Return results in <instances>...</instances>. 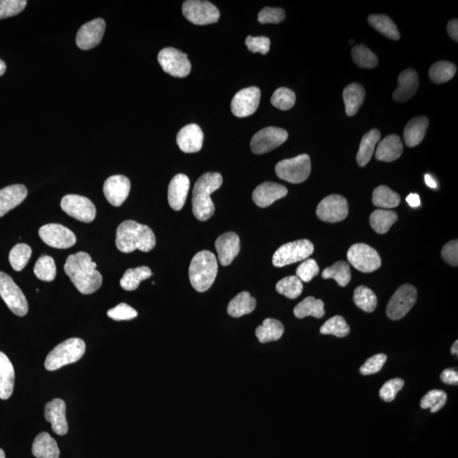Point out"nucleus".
Here are the masks:
<instances>
[{"instance_id": "obj_46", "label": "nucleus", "mask_w": 458, "mask_h": 458, "mask_svg": "<svg viewBox=\"0 0 458 458\" xmlns=\"http://www.w3.org/2000/svg\"><path fill=\"white\" fill-rule=\"evenodd\" d=\"M31 256H32V249L29 245L17 244L15 245L13 250H10L9 256L11 267L15 271H22L29 264Z\"/></svg>"}, {"instance_id": "obj_39", "label": "nucleus", "mask_w": 458, "mask_h": 458, "mask_svg": "<svg viewBox=\"0 0 458 458\" xmlns=\"http://www.w3.org/2000/svg\"><path fill=\"white\" fill-rule=\"evenodd\" d=\"M322 277L324 280H335L339 287H346L351 280L350 266L344 261L335 262L331 267L324 269Z\"/></svg>"}, {"instance_id": "obj_63", "label": "nucleus", "mask_w": 458, "mask_h": 458, "mask_svg": "<svg viewBox=\"0 0 458 458\" xmlns=\"http://www.w3.org/2000/svg\"><path fill=\"white\" fill-rule=\"evenodd\" d=\"M452 353L453 355L457 356L458 354V342L456 340L455 343L453 344V346L452 347Z\"/></svg>"}, {"instance_id": "obj_37", "label": "nucleus", "mask_w": 458, "mask_h": 458, "mask_svg": "<svg viewBox=\"0 0 458 458\" xmlns=\"http://www.w3.org/2000/svg\"><path fill=\"white\" fill-rule=\"evenodd\" d=\"M397 219V214L395 211L376 210L371 214L370 224L376 233L383 234L388 232Z\"/></svg>"}, {"instance_id": "obj_20", "label": "nucleus", "mask_w": 458, "mask_h": 458, "mask_svg": "<svg viewBox=\"0 0 458 458\" xmlns=\"http://www.w3.org/2000/svg\"><path fill=\"white\" fill-rule=\"evenodd\" d=\"M218 254V260L222 266H229L232 264L241 252V240L238 234L228 232L222 234L215 242Z\"/></svg>"}, {"instance_id": "obj_55", "label": "nucleus", "mask_w": 458, "mask_h": 458, "mask_svg": "<svg viewBox=\"0 0 458 458\" xmlns=\"http://www.w3.org/2000/svg\"><path fill=\"white\" fill-rule=\"evenodd\" d=\"M387 361V356L385 354H378L372 356L367 360L360 369V373L363 375H371L379 373L383 369Z\"/></svg>"}, {"instance_id": "obj_18", "label": "nucleus", "mask_w": 458, "mask_h": 458, "mask_svg": "<svg viewBox=\"0 0 458 458\" xmlns=\"http://www.w3.org/2000/svg\"><path fill=\"white\" fill-rule=\"evenodd\" d=\"M105 22L103 19L98 18L86 23L78 30L76 43L78 48L89 50L100 45L104 37Z\"/></svg>"}, {"instance_id": "obj_16", "label": "nucleus", "mask_w": 458, "mask_h": 458, "mask_svg": "<svg viewBox=\"0 0 458 458\" xmlns=\"http://www.w3.org/2000/svg\"><path fill=\"white\" fill-rule=\"evenodd\" d=\"M38 234L41 240L53 248L68 249L77 242L75 234L72 231L57 223L42 226Z\"/></svg>"}, {"instance_id": "obj_27", "label": "nucleus", "mask_w": 458, "mask_h": 458, "mask_svg": "<svg viewBox=\"0 0 458 458\" xmlns=\"http://www.w3.org/2000/svg\"><path fill=\"white\" fill-rule=\"evenodd\" d=\"M403 144L400 137L392 135L387 136L379 144L376 151V159L381 162H391L397 160L402 154Z\"/></svg>"}, {"instance_id": "obj_31", "label": "nucleus", "mask_w": 458, "mask_h": 458, "mask_svg": "<svg viewBox=\"0 0 458 458\" xmlns=\"http://www.w3.org/2000/svg\"><path fill=\"white\" fill-rule=\"evenodd\" d=\"M381 138V134L378 129H372L362 137L358 155H356V160L360 167H363L369 164L374 155L375 147Z\"/></svg>"}, {"instance_id": "obj_41", "label": "nucleus", "mask_w": 458, "mask_h": 458, "mask_svg": "<svg viewBox=\"0 0 458 458\" xmlns=\"http://www.w3.org/2000/svg\"><path fill=\"white\" fill-rule=\"evenodd\" d=\"M276 291L289 299H296L303 291V284L298 277L288 276L277 282Z\"/></svg>"}, {"instance_id": "obj_54", "label": "nucleus", "mask_w": 458, "mask_h": 458, "mask_svg": "<svg viewBox=\"0 0 458 458\" xmlns=\"http://www.w3.org/2000/svg\"><path fill=\"white\" fill-rule=\"evenodd\" d=\"M107 316L109 319L115 321L131 320L138 316V312L130 305L126 303H120L116 307L109 310Z\"/></svg>"}, {"instance_id": "obj_61", "label": "nucleus", "mask_w": 458, "mask_h": 458, "mask_svg": "<svg viewBox=\"0 0 458 458\" xmlns=\"http://www.w3.org/2000/svg\"><path fill=\"white\" fill-rule=\"evenodd\" d=\"M425 180L427 185H428L429 188H432V189H436V182L434 181V179L432 177V176L426 174L425 176Z\"/></svg>"}, {"instance_id": "obj_42", "label": "nucleus", "mask_w": 458, "mask_h": 458, "mask_svg": "<svg viewBox=\"0 0 458 458\" xmlns=\"http://www.w3.org/2000/svg\"><path fill=\"white\" fill-rule=\"evenodd\" d=\"M457 72L456 66L449 61H439L429 69V77L434 83L444 84L452 79Z\"/></svg>"}, {"instance_id": "obj_35", "label": "nucleus", "mask_w": 458, "mask_h": 458, "mask_svg": "<svg viewBox=\"0 0 458 458\" xmlns=\"http://www.w3.org/2000/svg\"><path fill=\"white\" fill-rule=\"evenodd\" d=\"M293 314L297 319H304L312 316L321 319L325 314L324 303L322 300H316L313 296H308L293 309Z\"/></svg>"}, {"instance_id": "obj_14", "label": "nucleus", "mask_w": 458, "mask_h": 458, "mask_svg": "<svg viewBox=\"0 0 458 458\" xmlns=\"http://www.w3.org/2000/svg\"><path fill=\"white\" fill-rule=\"evenodd\" d=\"M288 137V132L283 128H265L254 135L250 142V148L254 154H265L283 144Z\"/></svg>"}, {"instance_id": "obj_19", "label": "nucleus", "mask_w": 458, "mask_h": 458, "mask_svg": "<svg viewBox=\"0 0 458 458\" xmlns=\"http://www.w3.org/2000/svg\"><path fill=\"white\" fill-rule=\"evenodd\" d=\"M131 183L123 175L112 176L105 180L104 194L109 204L116 207L123 205L128 197Z\"/></svg>"}, {"instance_id": "obj_51", "label": "nucleus", "mask_w": 458, "mask_h": 458, "mask_svg": "<svg viewBox=\"0 0 458 458\" xmlns=\"http://www.w3.org/2000/svg\"><path fill=\"white\" fill-rule=\"evenodd\" d=\"M319 273V267L315 260L307 259L296 269V276L301 282L308 283Z\"/></svg>"}, {"instance_id": "obj_1", "label": "nucleus", "mask_w": 458, "mask_h": 458, "mask_svg": "<svg viewBox=\"0 0 458 458\" xmlns=\"http://www.w3.org/2000/svg\"><path fill=\"white\" fill-rule=\"evenodd\" d=\"M97 264L88 253L80 252L70 254L64 271L74 285L84 295L95 293L101 287L102 276L96 270Z\"/></svg>"}, {"instance_id": "obj_17", "label": "nucleus", "mask_w": 458, "mask_h": 458, "mask_svg": "<svg viewBox=\"0 0 458 458\" xmlns=\"http://www.w3.org/2000/svg\"><path fill=\"white\" fill-rule=\"evenodd\" d=\"M261 100V90L250 87L241 90L231 102V111L237 117H247L257 112Z\"/></svg>"}, {"instance_id": "obj_47", "label": "nucleus", "mask_w": 458, "mask_h": 458, "mask_svg": "<svg viewBox=\"0 0 458 458\" xmlns=\"http://www.w3.org/2000/svg\"><path fill=\"white\" fill-rule=\"evenodd\" d=\"M351 54L360 68H374L379 63L377 56L365 45L355 46L351 50Z\"/></svg>"}, {"instance_id": "obj_45", "label": "nucleus", "mask_w": 458, "mask_h": 458, "mask_svg": "<svg viewBox=\"0 0 458 458\" xmlns=\"http://www.w3.org/2000/svg\"><path fill=\"white\" fill-rule=\"evenodd\" d=\"M351 328L342 316H335L326 321L320 328L322 335H332L338 338L346 337Z\"/></svg>"}, {"instance_id": "obj_60", "label": "nucleus", "mask_w": 458, "mask_h": 458, "mask_svg": "<svg viewBox=\"0 0 458 458\" xmlns=\"http://www.w3.org/2000/svg\"><path fill=\"white\" fill-rule=\"evenodd\" d=\"M406 201L409 204L410 206L414 207V208L421 205L420 198L417 194H410L406 197Z\"/></svg>"}, {"instance_id": "obj_49", "label": "nucleus", "mask_w": 458, "mask_h": 458, "mask_svg": "<svg viewBox=\"0 0 458 458\" xmlns=\"http://www.w3.org/2000/svg\"><path fill=\"white\" fill-rule=\"evenodd\" d=\"M296 100V93L291 89L280 88L273 93L271 103L274 107L282 109V111H288L295 105Z\"/></svg>"}, {"instance_id": "obj_2", "label": "nucleus", "mask_w": 458, "mask_h": 458, "mask_svg": "<svg viewBox=\"0 0 458 458\" xmlns=\"http://www.w3.org/2000/svg\"><path fill=\"white\" fill-rule=\"evenodd\" d=\"M156 238L150 227L135 221L127 220L121 223L116 230V245L123 253H131L135 250L143 252L155 248Z\"/></svg>"}, {"instance_id": "obj_56", "label": "nucleus", "mask_w": 458, "mask_h": 458, "mask_svg": "<svg viewBox=\"0 0 458 458\" xmlns=\"http://www.w3.org/2000/svg\"><path fill=\"white\" fill-rule=\"evenodd\" d=\"M270 45H271V41L267 37L249 36L245 40V45L252 53L267 54L269 52Z\"/></svg>"}, {"instance_id": "obj_34", "label": "nucleus", "mask_w": 458, "mask_h": 458, "mask_svg": "<svg viewBox=\"0 0 458 458\" xmlns=\"http://www.w3.org/2000/svg\"><path fill=\"white\" fill-rule=\"evenodd\" d=\"M284 327L279 320L267 319L256 330V335L262 344L276 342L283 336Z\"/></svg>"}, {"instance_id": "obj_24", "label": "nucleus", "mask_w": 458, "mask_h": 458, "mask_svg": "<svg viewBox=\"0 0 458 458\" xmlns=\"http://www.w3.org/2000/svg\"><path fill=\"white\" fill-rule=\"evenodd\" d=\"M204 134L197 124H189L183 127L177 135L178 146L183 152L197 153L201 150Z\"/></svg>"}, {"instance_id": "obj_28", "label": "nucleus", "mask_w": 458, "mask_h": 458, "mask_svg": "<svg viewBox=\"0 0 458 458\" xmlns=\"http://www.w3.org/2000/svg\"><path fill=\"white\" fill-rule=\"evenodd\" d=\"M15 369L8 356L0 351V399L7 400L13 393Z\"/></svg>"}, {"instance_id": "obj_57", "label": "nucleus", "mask_w": 458, "mask_h": 458, "mask_svg": "<svg viewBox=\"0 0 458 458\" xmlns=\"http://www.w3.org/2000/svg\"><path fill=\"white\" fill-rule=\"evenodd\" d=\"M441 256L448 264L457 267L458 265V241L456 240L448 243L442 249Z\"/></svg>"}, {"instance_id": "obj_26", "label": "nucleus", "mask_w": 458, "mask_h": 458, "mask_svg": "<svg viewBox=\"0 0 458 458\" xmlns=\"http://www.w3.org/2000/svg\"><path fill=\"white\" fill-rule=\"evenodd\" d=\"M26 195V188L22 185H10L0 190V217L19 206Z\"/></svg>"}, {"instance_id": "obj_22", "label": "nucleus", "mask_w": 458, "mask_h": 458, "mask_svg": "<svg viewBox=\"0 0 458 458\" xmlns=\"http://www.w3.org/2000/svg\"><path fill=\"white\" fill-rule=\"evenodd\" d=\"M66 406L61 399H54L47 403L45 410L46 420L52 425L53 432L59 436L68 432V422L66 417Z\"/></svg>"}, {"instance_id": "obj_25", "label": "nucleus", "mask_w": 458, "mask_h": 458, "mask_svg": "<svg viewBox=\"0 0 458 458\" xmlns=\"http://www.w3.org/2000/svg\"><path fill=\"white\" fill-rule=\"evenodd\" d=\"M420 79L414 70L406 69L399 75L398 87L393 93L395 101L405 102L409 100L416 93Z\"/></svg>"}, {"instance_id": "obj_59", "label": "nucleus", "mask_w": 458, "mask_h": 458, "mask_svg": "<svg viewBox=\"0 0 458 458\" xmlns=\"http://www.w3.org/2000/svg\"><path fill=\"white\" fill-rule=\"evenodd\" d=\"M448 31L450 36L456 42L458 41V21L457 19H453L448 24Z\"/></svg>"}, {"instance_id": "obj_62", "label": "nucleus", "mask_w": 458, "mask_h": 458, "mask_svg": "<svg viewBox=\"0 0 458 458\" xmlns=\"http://www.w3.org/2000/svg\"><path fill=\"white\" fill-rule=\"evenodd\" d=\"M6 70V65L5 62H3L2 60H0V77L3 75L5 74Z\"/></svg>"}, {"instance_id": "obj_38", "label": "nucleus", "mask_w": 458, "mask_h": 458, "mask_svg": "<svg viewBox=\"0 0 458 458\" xmlns=\"http://www.w3.org/2000/svg\"><path fill=\"white\" fill-rule=\"evenodd\" d=\"M367 20L372 26H374L378 32L385 35L386 37L393 39V40L400 39L401 35L397 26L388 15H371Z\"/></svg>"}, {"instance_id": "obj_29", "label": "nucleus", "mask_w": 458, "mask_h": 458, "mask_svg": "<svg viewBox=\"0 0 458 458\" xmlns=\"http://www.w3.org/2000/svg\"><path fill=\"white\" fill-rule=\"evenodd\" d=\"M32 452L37 458H60V449L56 440L47 432H42L35 438Z\"/></svg>"}, {"instance_id": "obj_7", "label": "nucleus", "mask_w": 458, "mask_h": 458, "mask_svg": "<svg viewBox=\"0 0 458 458\" xmlns=\"http://www.w3.org/2000/svg\"><path fill=\"white\" fill-rule=\"evenodd\" d=\"M314 252V245L307 240L287 243L277 250L273 257V264L277 268L305 261Z\"/></svg>"}, {"instance_id": "obj_5", "label": "nucleus", "mask_w": 458, "mask_h": 458, "mask_svg": "<svg viewBox=\"0 0 458 458\" xmlns=\"http://www.w3.org/2000/svg\"><path fill=\"white\" fill-rule=\"evenodd\" d=\"M86 344L83 339L70 338L51 351L47 356L45 366L49 371H54L68 364L79 361L85 353Z\"/></svg>"}, {"instance_id": "obj_48", "label": "nucleus", "mask_w": 458, "mask_h": 458, "mask_svg": "<svg viewBox=\"0 0 458 458\" xmlns=\"http://www.w3.org/2000/svg\"><path fill=\"white\" fill-rule=\"evenodd\" d=\"M446 401H448V395L444 391L433 390L422 398L420 405L422 409H429L432 413H436L443 409Z\"/></svg>"}, {"instance_id": "obj_10", "label": "nucleus", "mask_w": 458, "mask_h": 458, "mask_svg": "<svg viewBox=\"0 0 458 458\" xmlns=\"http://www.w3.org/2000/svg\"><path fill=\"white\" fill-rule=\"evenodd\" d=\"M347 259L362 273H373L381 267V258L377 250L366 244H355L348 250Z\"/></svg>"}, {"instance_id": "obj_53", "label": "nucleus", "mask_w": 458, "mask_h": 458, "mask_svg": "<svg viewBox=\"0 0 458 458\" xmlns=\"http://www.w3.org/2000/svg\"><path fill=\"white\" fill-rule=\"evenodd\" d=\"M285 19V13L281 8L265 7L258 14V22L261 24L280 23Z\"/></svg>"}, {"instance_id": "obj_40", "label": "nucleus", "mask_w": 458, "mask_h": 458, "mask_svg": "<svg viewBox=\"0 0 458 458\" xmlns=\"http://www.w3.org/2000/svg\"><path fill=\"white\" fill-rule=\"evenodd\" d=\"M401 202V197L389 187L382 185L376 188L373 193V204L381 208H395Z\"/></svg>"}, {"instance_id": "obj_6", "label": "nucleus", "mask_w": 458, "mask_h": 458, "mask_svg": "<svg viewBox=\"0 0 458 458\" xmlns=\"http://www.w3.org/2000/svg\"><path fill=\"white\" fill-rule=\"evenodd\" d=\"M311 170L310 156L305 154L281 160L275 167L277 177L291 183L305 181L310 176Z\"/></svg>"}, {"instance_id": "obj_13", "label": "nucleus", "mask_w": 458, "mask_h": 458, "mask_svg": "<svg viewBox=\"0 0 458 458\" xmlns=\"http://www.w3.org/2000/svg\"><path fill=\"white\" fill-rule=\"evenodd\" d=\"M61 209L70 217L83 222H92L96 216V207L89 199L77 194H68L61 199Z\"/></svg>"}, {"instance_id": "obj_52", "label": "nucleus", "mask_w": 458, "mask_h": 458, "mask_svg": "<svg viewBox=\"0 0 458 458\" xmlns=\"http://www.w3.org/2000/svg\"><path fill=\"white\" fill-rule=\"evenodd\" d=\"M404 386V381L401 379H393L387 381L379 390V395L383 401L390 402L395 400L399 391Z\"/></svg>"}, {"instance_id": "obj_8", "label": "nucleus", "mask_w": 458, "mask_h": 458, "mask_svg": "<svg viewBox=\"0 0 458 458\" xmlns=\"http://www.w3.org/2000/svg\"><path fill=\"white\" fill-rule=\"evenodd\" d=\"M0 296L14 314L24 316L29 312V303L22 289L13 277L0 272Z\"/></svg>"}, {"instance_id": "obj_36", "label": "nucleus", "mask_w": 458, "mask_h": 458, "mask_svg": "<svg viewBox=\"0 0 458 458\" xmlns=\"http://www.w3.org/2000/svg\"><path fill=\"white\" fill-rule=\"evenodd\" d=\"M152 272L150 268L139 267L127 270L120 280L121 287L127 291H134L138 289L141 282L150 279Z\"/></svg>"}, {"instance_id": "obj_11", "label": "nucleus", "mask_w": 458, "mask_h": 458, "mask_svg": "<svg viewBox=\"0 0 458 458\" xmlns=\"http://www.w3.org/2000/svg\"><path fill=\"white\" fill-rule=\"evenodd\" d=\"M418 298L416 288L411 284H403L394 293L386 308V314L391 320L404 318L413 308Z\"/></svg>"}, {"instance_id": "obj_32", "label": "nucleus", "mask_w": 458, "mask_h": 458, "mask_svg": "<svg viewBox=\"0 0 458 458\" xmlns=\"http://www.w3.org/2000/svg\"><path fill=\"white\" fill-rule=\"evenodd\" d=\"M343 99L346 105V112L349 116L358 113L365 100V89L358 84H351L344 89Z\"/></svg>"}, {"instance_id": "obj_4", "label": "nucleus", "mask_w": 458, "mask_h": 458, "mask_svg": "<svg viewBox=\"0 0 458 458\" xmlns=\"http://www.w3.org/2000/svg\"><path fill=\"white\" fill-rule=\"evenodd\" d=\"M218 271L216 257L209 250H202L193 257L189 270L192 287L198 292H206L213 284Z\"/></svg>"}, {"instance_id": "obj_44", "label": "nucleus", "mask_w": 458, "mask_h": 458, "mask_svg": "<svg viewBox=\"0 0 458 458\" xmlns=\"http://www.w3.org/2000/svg\"><path fill=\"white\" fill-rule=\"evenodd\" d=\"M38 280L51 282L56 279V266L52 257L43 254L37 261L33 269Z\"/></svg>"}, {"instance_id": "obj_64", "label": "nucleus", "mask_w": 458, "mask_h": 458, "mask_svg": "<svg viewBox=\"0 0 458 458\" xmlns=\"http://www.w3.org/2000/svg\"><path fill=\"white\" fill-rule=\"evenodd\" d=\"M0 458H6L5 452L2 449H0Z\"/></svg>"}, {"instance_id": "obj_21", "label": "nucleus", "mask_w": 458, "mask_h": 458, "mask_svg": "<svg viewBox=\"0 0 458 458\" xmlns=\"http://www.w3.org/2000/svg\"><path fill=\"white\" fill-rule=\"evenodd\" d=\"M288 190L279 183L266 182L257 186L253 191V201L261 208H266L277 199L287 197Z\"/></svg>"}, {"instance_id": "obj_23", "label": "nucleus", "mask_w": 458, "mask_h": 458, "mask_svg": "<svg viewBox=\"0 0 458 458\" xmlns=\"http://www.w3.org/2000/svg\"><path fill=\"white\" fill-rule=\"evenodd\" d=\"M190 187V178L185 174L176 175L168 186V203L174 211H180L185 206Z\"/></svg>"}, {"instance_id": "obj_12", "label": "nucleus", "mask_w": 458, "mask_h": 458, "mask_svg": "<svg viewBox=\"0 0 458 458\" xmlns=\"http://www.w3.org/2000/svg\"><path fill=\"white\" fill-rule=\"evenodd\" d=\"M158 61L164 72L175 77L190 75L191 63L187 54L174 48H165L160 51Z\"/></svg>"}, {"instance_id": "obj_43", "label": "nucleus", "mask_w": 458, "mask_h": 458, "mask_svg": "<svg viewBox=\"0 0 458 458\" xmlns=\"http://www.w3.org/2000/svg\"><path fill=\"white\" fill-rule=\"evenodd\" d=\"M353 300L355 304L366 312H373L377 307V296L372 289L363 285L355 289Z\"/></svg>"}, {"instance_id": "obj_50", "label": "nucleus", "mask_w": 458, "mask_h": 458, "mask_svg": "<svg viewBox=\"0 0 458 458\" xmlns=\"http://www.w3.org/2000/svg\"><path fill=\"white\" fill-rule=\"evenodd\" d=\"M26 3V0H0V20L22 13Z\"/></svg>"}, {"instance_id": "obj_58", "label": "nucleus", "mask_w": 458, "mask_h": 458, "mask_svg": "<svg viewBox=\"0 0 458 458\" xmlns=\"http://www.w3.org/2000/svg\"><path fill=\"white\" fill-rule=\"evenodd\" d=\"M441 379L442 382L446 383V385L457 386L458 374L454 369H448L442 372Z\"/></svg>"}, {"instance_id": "obj_9", "label": "nucleus", "mask_w": 458, "mask_h": 458, "mask_svg": "<svg viewBox=\"0 0 458 458\" xmlns=\"http://www.w3.org/2000/svg\"><path fill=\"white\" fill-rule=\"evenodd\" d=\"M182 11L188 21L194 25L213 24L220 17V11L213 3L201 0H187L183 3Z\"/></svg>"}, {"instance_id": "obj_30", "label": "nucleus", "mask_w": 458, "mask_h": 458, "mask_svg": "<svg viewBox=\"0 0 458 458\" xmlns=\"http://www.w3.org/2000/svg\"><path fill=\"white\" fill-rule=\"evenodd\" d=\"M429 126V119L425 116L415 117L406 124L404 130V140L407 146L415 147L424 139L426 129Z\"/></svg>"}, {"instance_id": "obj_15", "label": "nucleus", "mask_w": 458, "mask_h": 458, "mask_svg": "<svg viewBox=\"0 0 458 458\" xmlns=\"http://www.w3.org/2000/svg\"><path fill=\"white\" fill-rule=\"evenodd\" d=\"M348 213L349 206L346 199L339 194L328 195L316 207V215L323 222H342L347 217Z\"/></svg>"}, {"instance_id": "obj_33", "label": "nucleus", "mask_w": 458, "mask_h": 458, "mask_svg": "<svg viewBox=\"0 0 458 458\" xmlns=\"http://www.w3.org/2000/svg\"><path fill=\"white\" fill-rule=\"evenodd\" d=\"M256 307L257 300L249 292L243 291L230 301L227 311L233 318H241L252 313Z\"/></svg>"}, {"instance_id": "obj_3", "label": "nucleus", "mask_w": 458, "mask_h": 458, "mask_svg": "<svg viewBox=\"0 0 458 458\" xmlns=\"http://www.w3.org/2000/svg\"><path fill=\"white\" fill-rule=\"evenodd\" d=\"M222 175L218 172H206L195 183L192 205L194 216L199 221L205 222L213 216L215 205L211 194L222 186Z\"/></svg>"}]
</instances>
